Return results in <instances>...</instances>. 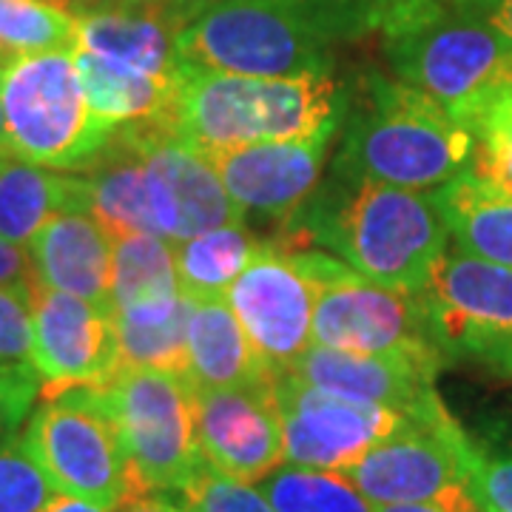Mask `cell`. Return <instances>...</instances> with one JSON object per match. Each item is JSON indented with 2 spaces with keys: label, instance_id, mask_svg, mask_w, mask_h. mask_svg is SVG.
Wrapping results in <instances>:
<instances>
[{
  "label": "cell",
  "instance_id": "obj_37",
  "mask_svg": "<svg viewBox=\"0 0 512 512\" xmlns=\"http://www.w3.org/2000/svg\"><path fill=\"white\" fill-rule=\"evenodd\" d=\"M35 268L26 245L0 237V288H20L29 291L35 285Z\"/></svg>",
  "mask_w": 512,
  "mask_h": 512
},
{
  "label": "cell",
  "instance_id": "obj_33",
  "mask_svg": "<svg viewBox=\"0 0 512 512\" xmlns=\"http://www.w3.org/2000/svg\"><path fill=\"white\" fill-rule=\"evenodd\" d=\"M470 493L478 507L512 512V433L473 439Z\"/></svg>",
  "mask_w": 512,
  "mask_h": 512
},
{
  "label": "cell",
  "instance_id": "obj_13",
  "mask_svg": "<svg viewBox=\"0 0 512 512\" xmlns=\"http://www.w3.org/2000/svg\"><path fill=\"white\" fill-rule=\"evenodd\" d=\"M225 302L274 376L311 348L316 288L288 248L262 242L228 288Z\"/></svg>",
  "mask_w": 512,
  "mask_h": 512
},
{
  "label": "cell",
  "instance_id": "obj_14",
  "mask_svg": "<svg viewBox=\"0 0 512 512\" xmlns=\"http://www.w3.org/2000/svg\"><path fill=\"white\" fill-rule=\"evenodd\" d=\"M32 305V359L40 396L69 387H106L120 373L111 311L35 282Z\"/></svg>",
  "mask_w": 512,
  "mask_h": 512
},
{
  "label": "cell",
  "instance_id": "obj_40",
  "mask_svg": "<svg viewBox=\"0 0 512 512\" xmlns=\"http://www.w3.org/2000/svg\"><path fill=\"white\" fill-rule=\"evenodd\" d=\"M117 512H188L168 495H134Z\"/></svg>",
  "mask_w": 512,
  "mask_h": 512
},
{
  "label": "cell",
  "instance_id": "obj_45",
  "mask_svg": "<svg viewBox=\"0 0 512 512\" xmlns=\"http://www.w3.org/2000/svg\"><path fill=\"white\" fill-rule=\"evenodd\" d=\"M49 3H55V6H60V9H66V12H72V9H69V0H49Z\"/></svg>",
  "mask_w": 512,
  "mask_h": 512
},
{
  "label": "cell",
  "instance_id": "obj_41",
  "mask_svg": "<svg viewBox=\"0 0 512 512\" xmlns=\"http://www.w3.org/2000/svg\"><path fill=\"white\" fill-rule=\"evenodd\" d=\"M40 512H111L103 510V507H94L89 501H80V498H72V495H55L46 507Z\"/></svg>",
  "mask_w": 512,
  "mask_h": 512
},
{
  "label": "cell",
  "instance_id": "obj_8",
  "mask_svg": "<svg viewBox=\"0 0 512 512\" xmlns=\"http://www.w3.org/2000/svg\"><path fill=\"white\" fill-rule=\"evenodd\" d=\"M416 302L444 365H476L512 379V268L447 248Z\"/></svg>",
  "mask_w": 512,
  "mask_h": 512
},
{
  "label": "cell",
  "instance_id": "obj_6",
  "mask_svg": "<svg viewBox=\"0 0 512 512\" xmlns=\"http://www.w3.org/2000/svg\"><path fill=\"white\" fill-rule=\"evenodd\" d=\"M20 444L57 495L117 512L134 498L126 450L100 387H69L35 404Z\"/></svg>",
  "mask_w": 512,
  "mask_h": 512
},
{
  "label": "cell",
  "instance_id": "obj_48",
  "mask_svg": "<svg viewBox=\"0 0 512 512\" xmlns=\"http://www.w3.org/2000/svg\"><path fill=\"white\" fill-rule=\"evenodd\" d=\"M481 512H498V510H490V507H478Z\"/></svg>",
  "mask_w": 512,
  "mask_h": 512
},
{
  "label": "cell",
  "instance_id": "obj_27",
  "mask_svg": "<svg viewBox=\"0 0 512 512\" xmlns=\"http://www.w3.org/2000/svg\"><path fill=\"white\" fill-rule=\"evenodd\" d=\"M180 293L188 299H225L234 279L254 259L262 242H256L245 225H220L197 237L171 242Z\"/></svg>",
  "mask_w": 512,
  "mask_h": 512
},
{
  "label": "cell",
  "instance_id": "obj_2",
  "mask_svg": "<svg viewBox=\"0 0 512 512\" xmlns=\"http://www.w3.org/2000/svg\"><path fill=\"white\" fill-rule=\"evenodd\" d=\"M285 222L276 245L302 239L356 274L402 293L419 291L450 248L433 191L345 183L330 174Z\"/></svg>",
  "mask_w": 512,
  "mask_h": 512
},
{
  "label": "cell",
  "instance_id": "obj_15",
  "mask_svg": "<svg viewBox=\"0 0 512 512\" xmlns=\"http://www.w3.org/2000/svg\"><path fill=\"white\" fill-rule=\"evenodd\" d=\"M194 424L205 464L225 476L259 484L285 464L274 379L245 387L194 390Z\"/></svg>",
  "mask_w": 512,
  "mask_h": 512
},
{
  "label": "cell",
  "instance_id": "obj_9",
  "mask_svg": "<svg viewBox=\"0 0 512 512\" xmlns=\"http://www.w3.org/2000/svg\"><path fill=\"white\" fill-rule=\"evenodd\" d=\"M316 288L311 345L345 353H393L444 367L433 348L416 293L384 288L316 248H288Z\"/></svg>",
  "mask_w": 512,
  "mask_h": 512
},
{
  "label": "cell",
  "instance_id": "obj_4",
  "mask_svg": "<svg viewBox=\"0 0 512 512\" xmlns=\"http://www.w3.org/2000/svg\"><path fill=\"white\" fill-rule=\"evenodd\" d=\"M379 35L393 77L473 131L512 94V43L450 0H396Z\"/></svg>",
  "mask_w": 512,
  "mask_h": 512
},
{
  "label": "cell",
  "instance_id": "obj_42",
  "mask_svg": "<svg viewBox=\"0 0 512 512\" xmlns=\"http://www.w3.org/2000/svg\"><path fill=\"white\" fill-rule=\"evenodd\" d=\"M106 0H69V9H72V15H86V12H94V9H100Z\"/></svg>",
  "mask_w": 512,
  "mask_h": 512
},
{
  "label": "cell",
  "instance_id": "obj_1",
  "mask_svg": "<svg viewBox=\"0 0 512 512\" xmlns=\"http://www.w3.org/2000/svg\"><path fill=\"white\" fill-rule=\"evenodd\" d=\"M396 0H217L188 20L180 57L248 77L336 66L339 49L379 35Z\"/></svg>",
  "mask_w": 512,
  "mask_h": 512
},
{
  "label": "cell",
  "instance_id": "obj_35",
  "mask_svg": "<svg viewBox=\"0 0 512 512\" xmlns=\"http://www.w3.org/2000/svg\"><path fill=\"white\" fill-rule=\"evenodd\" d=\"M40 399V376L32 365H12L0 373V441L23 430Z\"/></svg>",
  "mask_w": 512,
  "mask_h": 512
},
{
  "label": "cell",
  "instance_id": "obj_44",
  "mask_svg": "<svg viewBox=\"0 0 512 512\" xmlns=\"http://www.w3.org/2000/svg\"><path fill=\"white\" fill-rule=\"evenodd\" d=\"M0 151H9V143H6V123H3V106H0Z\"/></svg>",
  "mask_w": 512,
  "mask_h": 512
},
{
  "label": "cell",
  "instance_id": "obj_10",
  "mask_svg": "<svg viewBox=\"0 0 512 512\" xmlns=\"http://www.w3.org/2000/svg\"><path fill=\"white\" fill-rule=\"evenodd\" d=\"M473 439L439 404L402 421L342 476L373 507L421 504L470 487Z\"/></svg>",
  "mask_w": 512,
  "mask_h": 512
},
{
  "label": "cell",
  "instance_id": "obj_21",
  "mask_svg": "<svg viewBox=\"0 0 512 512\" xmlns=\"http://www.w3.org/2000/svg\"><path fill=\"white\" fill-rule=\"evenodd\" d=\"M185 379L194 390L245 387L274 379L225 299L194 302L185 333Z\"/></svg>",
  "mask_w": 512,
  "mask_h": 512
},
{
  "label": "cell",
  "instance_id": "obj_34",
  "mask_svg": "<svg viewBox=\"0 0 512 512\" xmlns=\"http://www.w3.org/2000/svg\"><path fill=\"white\" fill-rule=\"evenodd\" d=\"M473 168L512 191V94L495 100L478 120Z\"/></svg>",
  "mask_w": 512,
  "mask_h": 512
},
{
  "label": "cell",
  "instance_id": "obj_39",
  "mask_svg": "<svg viewBox=\"0 0 512 512\" xmlns=\"http://www.w3.org/2000/svg\"><path fill=\"white\" fill-rule=\"evenodd\" d=\"M373 512H481L478 501L467 490H458L439 498V501H421V504H384V507H373Z\"/></svg>",
  "mask_w": 512,
  "mask_h": 512
},
{
  "label": "cell",
  "instance_id": "obj_46",
  "mask_svg": "<svg viewBox=\"0 0 512 512\" xmlns=\"http://www.w3.org/2000/svg\"><path fill=\"white\" fill-rule=\"evenodd\" d=\"M23 365H26V362H23ZM9 367H12V365H9V362H0V373H6Z\"/></svg>",
  "mask_w": 512,
  "mask_h": 512
},
{
  "label": "cell",
  "instance_id": "obj_11",
  "mask_svg": "<svg viewBox=\"0 0 512 512\" xmlns=\"http://www.w3.org/2000/svg\"><path fill=\"white\" fill-rule=\"evenodd\" d=\"M120 128L143 151L148 200L160 237L180 242L220 225L245 222L242 208L231 200L217 168L200 148L183 140L171 123L148 120Z\"/></svg>",
  "mask_w": 512,
  "mask_h": 512
},
{
  "label": "cell",
  "instance_id": "obj_36",
  "mask_svg": "<svg viewBox=\"0 0 512 512\" xmlns=\"http://www.w3.org/2000/svg\"><path fill=\"white\" fill-rule=\"evenodd\" d=\"M32 359V305L29 291L0 288V362L29 365Z\"/></svg>",
  "mask_w": 512,
  "mask_h": 512
},
{
  "label": "cell",
  "instance_id": "obj_12",
  "mask_svg": "<svg viewBox=\"0 0 512 512\" xmlns=\"http://www.w3.org/2000/svg\"><path fill=\"white\" fill-rule=\"evenodd\" d=\"M274 396L282 419L285 464L308 470L345 473L402 421L387 407L313 387L291 373H276Z\"/></svg>",
  "mask_w": 512,
  "mask_h": 512
},
{
  "label": "cell",
  "instance_id": "obj_3",
  "mask_svg": "<svg viewBox=\"0 0 512 512\" xmlns=\"http://www.w3.org/2000/svg\"><path fill=\"white\" fill-rule=\"evenodd\" d=\"M330 177L436 191L473 165L476 131L402 80L362 72L353 80Z\"/></svg>",
  "mask_w": 512,
  "mask_h": 512
},
{
  "label": "cell",
  "instance_id": "obj_7",
  "mask_svg": "<svg viewBox=\"0 0 512 512\" xmlns=\"http://www.w3.org/2000/svg\"><path fill=\"white\" fill-rule=\"evenodd\" d=\"M100 390L126 450L134 495L183 493L205 467L185 373L126 367Z\"/></svg>",
  "mask_w": 512,
  "mask_h": 512
},
{
  "label": "cell",
  "instance_id": "obj_47",
  "mask_svg": "<svg viewBox=\"0 0 512 512\" xmlns=\"http://www.w3.org/2000/svg\"><path fill=\"white\" fill-rule=\"evenodd\" d=\"M197 3H200L202 9H205V6H208V3H217V0H197Z\"/></svg>",
  "mask_w": 512,
  "mask_h": 512
},
{
  "label": "cell",
  "instance_id": "obj_5",
  "mask_svg": "<svg viewBox=\"0 0 512 512\" xmlns=\"http://www.w3.org/2000/svg\"><path fill=\"white\" fill-rule=\"evenodd\" d=\"M0 106L9 154L66 174H80L117 131L89 109L74 49L0 55Z\"/></svg>",
  "mask_w": 512,
  "mask_h": 512
},
{
  "label": "cell",
  "instance_id": "obj_28",
  "mask_svg": "<svg viewBox=\"0 0 512 512\" xmlns=\"http://www.w3.org/2000/svg\"><path fill=\"white\" fill-rule=\"evenodd\" d=\"M180 293L174 245L160 234L111 237V311Z\"/></svg>",
  "mask_w": 512,
  "mask_h": 512
},
{
  "label": "cell",
  "instance_id": "obj_19",
  "mask_svg": "<svg viewBox=\"0 0 512 512\" xmlns=\"http://www.w3.org/2000/svg\"><path fill=\"white\" fill-rule=\"evenodd\" d=\"M197 0H157L143 6H103L77 15V46L111 63L154 77H177L183 69L180 35L200 15Z\"/></svg>",
  "mask_w": 512,
  "mask_h": 512
},
{
  "label": "cell",
  "instance_id": "obj_26",
  "mask_svg": "<svg viewBox=\"0 0 512 512\" xmlns=\"http://www.w3.org/2000/svg\"><path fill=\"white\" fill-rule=\"evenodd\" d=\"M194 299L177 293L171 299L111 311L117 359L126 367H160L185 373V333Z\"/></svg>",
  "mask_w": 512,
  "mask_h": 512
},
{
  "label": "cell",
  "instance_id": "obj_20",
  "mask_svg": "<svg viewBox=\"0 0 512 512\" xmlns=\"http://www.w3.org/2000/svg\"><path fill=\"white\" fill-rule=\"evenodd\" d=\"M40 285L111 311V237L89 211H60L26 242Z\"/></svg>",
  "mask_w": 512,
  "mask_h": 512
},
{
  "label": "cell",
  "instance_id": "obj_22",
  "mask_svg": "<svg viewBox=\"0 0 512 512\" xmlns=\"http://www.w3.org/2000/svg\"><path fill=\"white\" fill-rule=\"evenodd\" d=\"M453 248L512 268V191L464 168L433 191Z\"/></svg>",
  "mask_w": 512,
  "mask_h": 512
},
{
  "label": "cell",
  "instance_id": "obj_43",
  "mask_svg": "<svg viewBox=\"0 0 512 512\" xmlns=\"http://www.w3.org/2000/svg\"><path fill=\"white\" fill-rule=\"evenodd\" d=\"M143 3H157V0H106L103 6H143Z\"/></svg>",
  "mask_w": 512,
  "mask_h": 512
},
{
  "label": "cell",
  "instance_id": "obj_38",
  "mask_svg": "<svg viewBox=\"0 0 512 512\" xmlns=\"http://www.w3.org/2000/svg\"><path fill=\"white\" fill-rule=\"evenodd\" d=\"M450 3L490 23L495 32H501L512 43V0H450Z\"/></svg>",
  "mask_w": 512,
  "mask_h": 512
},
{
  "label": "cell",
  "instance_id": "obj_32",
  "mask_svg": "<svg viewBox=\"0 0 512 512\" xmlns=\"http://www.w3.org/2000/svg\"><path fill=\"white\" fill-rule=\"evenodd\" d=\"M55 495V487L23 450L20 433L0 441V512H40Z\"/></svg>",
  "mask_w": 512,
  "mask_h": 512
},
{
  "label": "cell",
  "instance_id": "obj_23",
  "mask_svg": "<svg viewBox=\"0 0 512 512\" xmlns=\"http://www.w3.org/2000/svg\"><path fill=\"white\" fill-rule=\"evenodd\" d=\"M86 180V205L109 237L157 234L148 200L146 160L123 128L114 131L109 146L80 171Z\"/></svg>",
  "mask_w": 512,
  "mask_h": 512
},
{
  "label": "cell",
  "instance_id": "obj_16",
  "mask_svg": "<svg viewBox=\"0 0 512 512\" xmlns=\"http://www.w3.org/2000/svg\"><path fill=\"white\" fill-rule=\"evenodd\" d=\"M339 128L330 126L299 140H256L205 157L242 214L288 220L322 183V168Z\"/></svg>",
  "mask_w": 512,
  "mask_h": 512
},
{
  "label": "cell",
  "instance_id": "obj_25",
  "mask_svg": "<svg viewBox=\"0 0 512 512\" xmlns=\"http://www.w3.org/2000/svg\"><path fill=\"white\" fill-rule=\"evenodd\" d=\"M74 63L80 74V86L89 100V109L114 128L128 123L165 120L171 123V111L177 100V77H154L106 57H97L86 49H74ZM183 72V69H180Z\"/></svg>",
  "mask_w": 512,
  "mask_h": 512
},
{
  "label": "cell",
  "instance_id": "obj_31",
  "mask_svg": "<svg viewBox=\"0 0 512 512\" xmlns=\"http://www.w3.org/2000/svg\"><path fill=\"white\" fill-rule=\"evenodd\" d=\"M188 512H276L265 493L237 478L225 476L214 467H202L183 493L168 495Z\"/></svg>",
  "mask_w": 512,
  "mask_h": 512
},
{
  "label": "cell",
  "instance_id": "obj_30",
  "mask_svg": "<svg viewBox=\"0 0 512 512\" xmlns=\"http://www.w3.org/2000/svg\"><path fill=\"white\" fill-rule=\"evenodd\" d=\"M77 46V15L49 0H0V55Z\"/></svg>",
  "mask_w": 512,
  "mask_h": 512
},
{
  "label": "cell",
  "instance_id": "obj_17",
  "mask_svg": "<svg viewBox=\"0 0 512 512\" xmlns=\"http://www.w3.org/2000/svg\"><path fill=\"white\" fill-rule=\"evenodd\" d=\"M171 128L202 154L268 140L265 77L183 63Z\"/></svg>",
  "mask_w": 512,
  "mask_h": 512
},
{
  "label": "cell",
  "instance_id": "obj_18",
  "mask_svg": "<svg viewBox=\"0 0 512 512\" xmlns=\"http://www.w3.org/2000/svg\"><path fill=\"white\" fill-rule=\"evenodd\" d=\"M441 365L393 353H345L311 345L285 373L356 402L379 404L399 416H419L444 404L436 393Z\"/></svg>",
  "mask_w": 512,
  "mask_h": 512
},
{
  "label": "cell",
  "instance_id": "obj_29",
  "mask_svg": "<svg viewBox=\"0 0 512 512\" xmlns=\"http://www.w3.org/2000/svg\"><path fill=\"white\" fill-rule=\"evenodd\" d=\"M256 487L276 512H373V504L342 473L282 464Z\"/></svg>",
  "mask_w": 512,
  "mask_h": 512
},
{
  "label": "cell",
  "instance_id": "obj_24",
  "mask_svg": "<svg viewBox=\"0 0 512 512\" xmlns=\"http://www.w3.org/2000/svg\"><path fill=\"white\" fill-rule=\"evenodd\" d=\"M60 211H89L86 180L0 151V237L26 245Z\"/></svg>",
  "mask_w": 512,
  "mask_h": 512
}]
</instances>
